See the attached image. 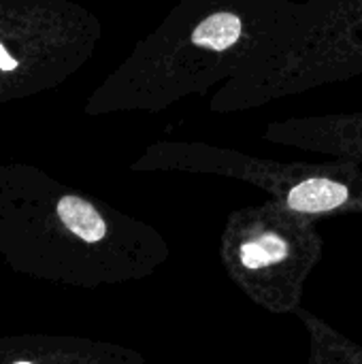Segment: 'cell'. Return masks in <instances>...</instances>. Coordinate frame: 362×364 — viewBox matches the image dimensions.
Instances as JSON below:
<instances>
[{"label": "cell", "mask_w": 362, "mask_h": 364, "mask_svg": "<svg viewBox=\"0 0 362 364\" xmlns=\"http://www.w3.org/2000/svg\"><path fill=\"white\" fill-rule=\"evenodd\" d=\"M346 200H348V188L329 179H307L299 183L288 196V205L294 211H303V213L331 211L344 205Z\"/></svg>", "instance_id": "6da1fadb"}, {"label": "cell", "mask_w": 362, "mask_h": 364, "mask_svg": "<svg viewBox=\"0 0 362 364\" xmlns=\"http://www.w3.org/2000/svg\"><path fill=\"white\" fill-rule=\"evenodd\" d=\"M258 245H260V247H262V252L267 254L269 264H271V262H280V260H284V258H286V254H288V245H286V241H284V239H280L277 235H265V237L258 241Z\"/></svg>", "instance_id": "277c9868"}, {"label": "cell", "mask_w": 362, "mask_h": 364, "mask_svg": "<svg viewBox=\"0 0 362 364\" xmlns=\"http://www.w3.org/2000/svg\"><path fill=\"white\" fill-rule=\"evenodd\" d=\"M15 66H17V62H15V60L6 53V49L0 45V68H2V70H13Z\"/></svg>", "instance_id": "8992f818"}, {"label": "cell", "mask_w": 362, "mask_h": 364, "mask_svg": "<svg viewBox=\"0 0 362 364\" xmlns=\"http://www.w3.org/2000/svg\"><path fill=\"white\" fill-rule=\"evenodd\" d=\"M241 34V19L230 13H215L207 17L196 30L192 32V41L198 47L224 51L228 49Z\"/></svg>", "instance_id": "3957f363"}, {"label": "cell", "mask_w": 362, "mask_h": 364, "mask_svg": "<svg viewBox=\"0 0 362 364\" xmlns=\"http://www.w3.org/2000/svg\"><path fill=\"white\" fill-rule=\"evenodd\" d=\"M17 364H30V363H17Z\"/></svg>", "instance_id": "52a82bcc"}, {"label": "cell", "mask_w": 362, "mask_h": 364, "mask_svg": "<svg viewBox=\"0 0 362 364\" xmlns=\"http://www.w3.org/2000/svg\"><path fill=\"white\" fill-rule=\"evenodd\" d=\"M241 258H243V264H245L247 269H260V267H267V264H269V258H267V254L262 252V247H260L258 243H247V245H243Z\"/></svg>", "instance_id": "5b68a950"}, {"label": "cell", "mask_w": 362, "mask_h": 364, "mask_svg": "<svg viewBox=\"0 0 362 364\" xmlns=\"http://www.w3.org/2000/svg\"><path fill=\"white\" fill-rule=\"evenodd\" d=\"M58 215L70 232H75L87 243L100 241L107 232V226L98 215V211L90 203L77 196H64L58 203Z\"/></svg>", "instance_id": "7a4b0ae2"}]
</instances>
